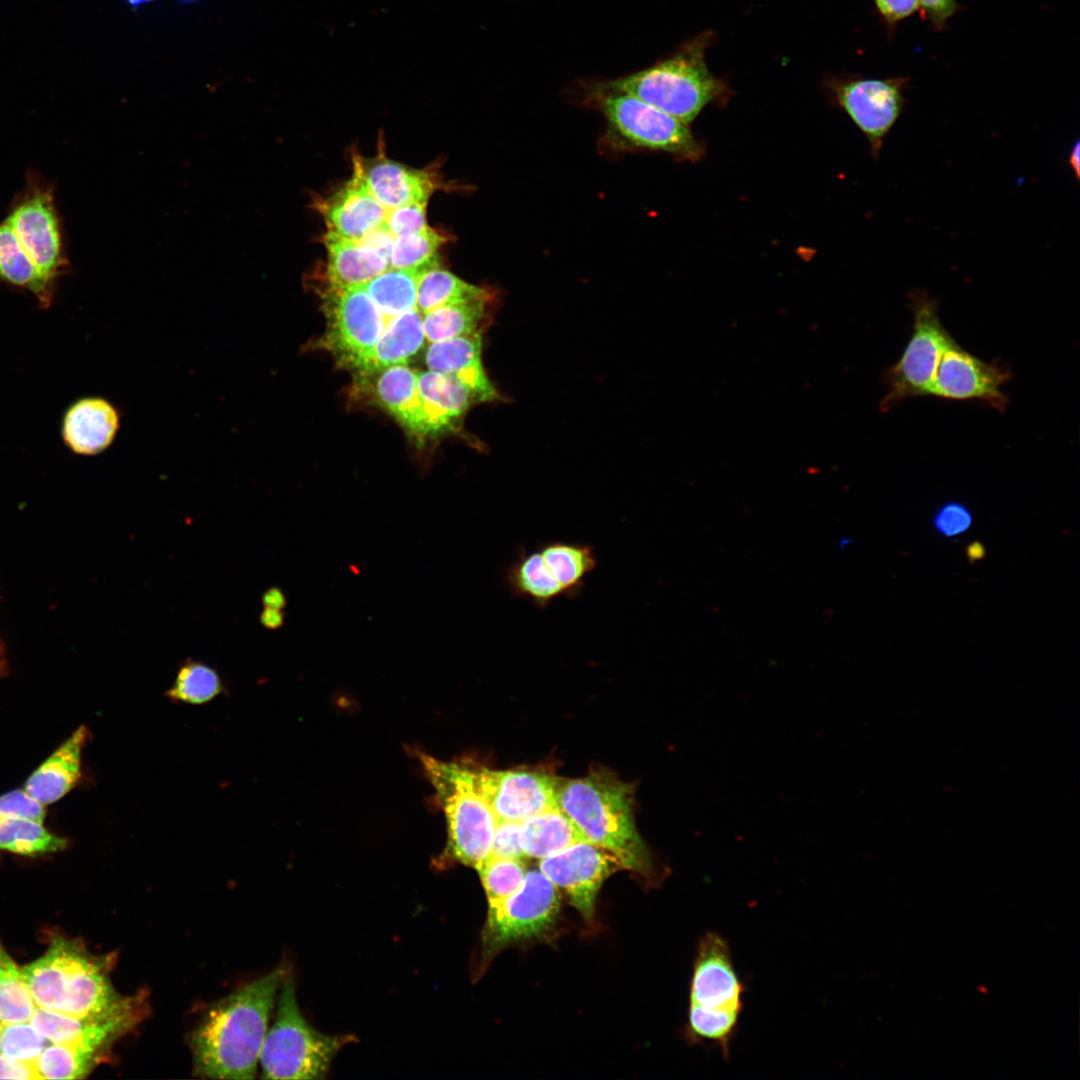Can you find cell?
Returning a JSON list of instances; mask_svg holds the SVG:
<instances>
[{"instance_id": "484cf974", "label": "cell", "mask_w": 1080, "mask_h": 1080, "mask_svg": "<svg viewBox=\"0 0 1080 1080\" xmlns=\"http://www.w3.org/2000/svg\"><path fill=\"white\" fill-rule=\"evenodd\" d=\"M69 944L70 940L56 936L43 956L20 968L37 1007L62 1011Z\"/></svg>"}, {"instance_id": "52a82bcc", "label": "cell", "mask_w": 1080, "mask_h": 1080, "mask_svg": "<svg viewBox=\"0 0 1080 1080\" xmlns=\"http://www.w3.org/2000/svg\"><path fill=\"white\" fill-rule=\"evenodd\" d=\"M913 331L898 361L883 375L888 388L880 408L887 411L909 397L928 395L940 358L953 340L942 325L935 298L913 291Z\"/></svg>"}, {"instance_id": "83f0119b", "label": "cell", "mask_w": 1080, "mask_h": 1080, "mask_svg": "<svg viewBox=\"0 0 1080 1080\" xmlns=\"http://www.w3.org/2000/svg\"><path fill=\"white\" fill-rule=\"evenodd\" d=\"M504 580L514 596L530 601L537 608H547L556 599L565 597L538 548L520 550L505 570Z\"/></svg>"}, {"instance_id": "7bdbcfd3", "label": "cell", "mask_w": 1080, "mask_h": 1080, "mask_svg": "<svg viewBox=\"0 0 1080 1080\" xmlns=\"http://www.w3.org/2000/svg\"><path fill=\"white\" fill-rule=\"evenodd\" d=\"M973 522L971 511L958 501L941 505L935 512L932 524L936 532L944 537H954L966 532Z\"/></svg>"}, {"instance_id": "1f68e13d", "label": "cell", "mask_w": 1080, "mask_h": 1080, "mask_svg": "<svg viewBox=\"0 0 1080 1080\" xmlns=\"http://www.w3.org/2000/svg\"><path fill=\"white\" fill-rule=\"evenodd\" d=\"M490 298L487 289L470 284L437 265L423 270L419 276L416 309L424 315L444 305Z\"/></svg>"}, {"instance_id": "7402d4cb", "label": "cell", "mask_w": 1080, "mask_h": 1080, "mask_svg": "<svg viewBox=\"0 0 1080 1080\" xmlns=\"http://www.w3.org/2000/svg\"><path fill=\"white\" fill-rule=\"evenodd\" d=\"M89 736L80 726L27 779L24 790L39 803H54L65 796L81 778V757Z\"/></svg>"}, {"instance_id": "8992f818", "label": "cell", "mask_w": 1080, "mask_h": 1080, "mask_svg": "<svg viewBox=\"0 0 1080 1080\" xmlns=\"http://www.w3.org/2000/svg\"><path fill=\"white\" fill-rule=\"evenodd\" d=\"M560 906V892L555 885L539 869L527 870L514 894L488 905L481 932L479 970L502 949L549 930L557 920Z\"/></svg>"}, {"instance_id": "277c9868", "label": "cell", "mask_w": 1080, "mask_h": 1080, "mask_svg": "<svg viewBox=\"0 0 1080 1080\" xmlns=\"http://www.w3.org/2000/svg\"><path fill=\"white\" fill-rule=\"evenodd\" d=\"M447 821L444 858L477 869L491 856L497 819L480 793L472 765L419 753Z\"/></svg>"}, {"instance_id": "3957f363", "label": "cell", "mask_w": 1080, "mask_h": 1080, "mask_svg": "<svg viewBox=\"0 0 1080 1080\" xmlns=\"http://www.w3.org/2000/svg\"><path fill=\"white\" fill-rule=\"evenodd\" d=\"M279 991L276 1017L259 1056L262 1078H324L336 1054L357 1038L351 1034L327 1035L314 1029L300 1011L291 973L285 972Z\"/></svg>"}, {"instance_id": "ee69618b", "label": "cell", "mask_w": 1080, "mask_h": 1080, "mask_svg": "<svg viewBox=\"0 0 1080 1080\" xmlns=\"http://www.w3.org/2000/svg\"><path fill=\"white\" fill-rule=\"evenodd\" d=\"M45 815V806L25 790H14L0 796V820L23 818L42 823Z\"/></svg>"}, {"instance_id": "5b68a950", "label": "cell", "mask_w": 1080, "mask_h": 1080, "mask_svg": "<svg viewBox=\"0 0 1080 1080\" xmlns=\"http://www.w3.org/2000/svg\"><path fill=\"white\" fill-rule=\"evenodd\" d=\"M708 42L702 35L672 57L612 81L604 90L633 96L688 124L724 90L705 63Z\"/></svg>"}, {"instance_id": "74e56055", "label": "cell", "mask_w": 1080, "mask_h": 1080, "mask_svg": "<svg viewBox=\"0 0 1080 1080\" xmlns=\"http://www.w3.org/2000/svg\"><path fill=\"white\" fill-rule=\"evenodd\" d=\"M742 1011L709 1009L690 1004L687 1030L694 1042L713 1044L729 1056Z\"/></svg>"}, {"instance_id": "4dcf8cb0", "label": "cell", "mask_w": 1080, "mask_h": 1080, "mask_svg": "<svg viewBox=\"0 0 1080 1080\" xmlns=\"http://www.w3.org/2000/svg\"><path fill=\"white\" fill-rule=\"evenodd\" d=\"M490 299L453 303L422 315L425 339L428 343L481 333L488 321Z\"/></svg>"}, {"instance_id": "f35d334b", "label": "cell", "mask_w": 1080, "mask_h": 1080, "mask_svg": "<svg viewBox=\"0 0 1080 1080\" xmlns=\"http://www.w3.org/2000/svg\"><path fill=\"white\" fill-rule=\"evenodd\" d=\"M446 241V236L431 227L423 232L400 236L393 242L389 268L424 270L437 266L438 250Z\"/></svg>"}, {"instance_id": "ab89813d", "label": "cell", "mask_w": 1080, "mask_h": 1080, "mask_svg": "<svg viewBox=\"0 0 1080 1080\" xmlns=\"http://www.w3.org/2000/svg\"><path fill=\"white\" fill-rule=\"evenodd\" d=\"M476 870L488 905L499 903L514 894L522 885L527 871L524 859L492 855Z\"/></svg>"}, {"instance_id": "681fc988", "label": "cell", "mask_w": 1080, "mask_h": 1080, "mask_svg": "<svg viewBox=\"0 0 1080 1080\" xmlns=\"http://www.w3.org/2000/svg\"><path fill=\"white\" fill-rule=\"evenodd\" d=\"M285 622V613L283 610L263 607L259 614V623L261 626L268 630H278Z\"/></svg>"}, {"instance_id": "f5cc1de1", "label": "cell", "mask_w": 1080, "mask_h": 1080, "mask_svg": "<svg viewBox=\"0 0 1080 1080\" xmlns=\"http://www.w3.org/2000/svg\"><path fill=\"white\" fill-rule=\"evenodd\" d=\"M1079 147H1080V144H1079V141L1077 140L1075 142L1074 146L1071 148V151H1070V154H1069V157H1068V163H1069L1070 167L1073 169L1075 177H1076L1077 180H1079V175H1080V160H1079L1080 151H1079Z\"/></svg>"}, {"instance_id": "2e32d148", "label": "cell", "mask_w": 1080, "mask_h": 1080, "mask_svg": "<svg viewBox=\"0 0 1080 1080\" xmlns=\"http://www.w3.org/2000/svg\"><path fill=\"white\" fill-rule=\"evenodd\" d=\"M745 987L724 936L706 932L698 942L690 982V1004L709 1009L743 1010Z\"/></svg>"}, {"instance_id": "30bf717a", "label": "cell", "mask_w": 1080, "mask_h": 1080, "mask_svg": "<svg viewBox=\"0 0 1080 1080\" xmlns=\"http://www.w3.org/2000/svg\"><path fill=\"white\" fill-rule=\"evenodd\" d=\"M599 107L611 130L640 148L697 160L703 150L687 124L627 94L605 90Z\"/></svg>"}, {"instance_id": "60d3db41", "label": "cell", "mask_w": 1080, "mask_h": 1080, "mask_svg": "<svg viewBox=\"0 0 1080 1080\" xmlns=\"http://www.w3.org/2000/svg\"><path fill=\"white\" fill-rule=\"evenodd\" d=\"M46 1041L31 1023L0 1022V1054L9 1059L34 1064Z\"/></svg>"}, {"instance_id": "b9f144b4", "label": "cell", "mask_w": 1080, "mask_h": 1080, "mask_svg": "<svg viewBox=\"0 0 1080 1080\" xmlns=\"http://www.w3.org/2000/svg\"><path fill=\"white\" fill-rule=\"evenodd\" d=\"M426 207L427 202H422L388 210L386 223L389 232L398 238L429 229Z\"/></svg>"}, {"instance_id": "9c48e42d", "label": "cell", "mask_w": 1080, "mask_h": 1080, "mask_svg": "<svg viewBox=\"0 0 1080 1080\" xmlns=\"http://www.w3.org/2000/svg\"><path fill=\"white\" fill-rule=\"evenodd\" d=\"M5 221L40 273L55 285L69 262L52 187L39 176L29 175Z\"/></svg>"}, {"instance_id": "7a4b0ae2", "label": "cell", "mask_w": 1080, "mask_h": 1080, "mask_svg": "<svg viewBox=\"0 0 1080 1080\" xmlns=\"http://www.w3.org/2000/svg\"><path fill=\"white\" fill-rule=\"evenodd\" d=\"M555 796L557 807L586 840L614 851L627 870L655 876L650 852L635 825L631 784L605 768H596L582 778L558 777Z\"/></svg>"}, {"instance_id": "816d5d0a", "label": "cell", "mask_w": 1080, "mask_h": 1080, "mask_svg": "<svg viewBox=\"0 0 1080 1080\" xmlns=\"http://www.w3.org/2000/svg\"><path fill=\"white\" fill-rule=\"evenodd\" d=\"M985 552L984 545L978 541L969 543L965 548V555L970 563L982 560L985 557Z\"/></svg>"}, {"instance_id": "44dd1931", "label": "cell", "mask_w": 1080, "mask_h": 1080, "mask_svg": "<svg viewBox=\"0 0 1080 1080\" xmlns=\"http://www.w3.org/2000/svg\"><path fill=\"white\" fill-rule=\"evenodd\" d=\"M419 372L407 364L387 367L362 380L372 379L373 394L411 435L429 437L427 420L418 386Z\"/></svg>"}, {"instance_id": "d4e9b609", "label": "cell", "mask_w": 1080, "mask_h": 1080, "mask_svg": "<svg viewBox=\"0 0 1080 1080\" xmlns=\"http://www.w3.org/2000/svg\"><path fill=\"white\" fill-rule=\"evenodd\" d=\"M326 280L341 286H360L389 269L388 260L354 241L326 231Z\"/></svg>"}, {"instance_id": "f1b7e54d", "label": "cell", "mask_w": 1080, "mask_h": 1080, "mask_svg": "<svg viewBox=\"0 0 1080 1080\" xmlns=\"http://www.w3.org/2000/svg\"><path fill=\"white\" fill-rule=\"evenodd\" d=\"M0 280L26 290L42 307L52 303L55 285L40 273L5 220L0 223Z\"/></svg>"}, {"instance_id": "cb8c5ba5", "label": "cell", "mask_w": 1080, "mask_h": 1080, "mask_svg": "<svg viewBox=\"0 0 1080 1080\" xmlns=\"http://www.w3.org/2000/svg\"><path fill=\"white\" fill-rule=\"evenodd\" d=\"M422 314L417 309L390 319L371 355L357 372L359 380L394 365L408 364L425 343Z\"/></svg>"}, {"instance_id": "f907efd6", "label": "cell", "mask_w": 1080, "mask_h": 1080, "mask_svg": "<svg viewBox=\"0 0 1080 1080\" xmlns=\"http://www.w3.org/2000/svg\"><path fill=\"white\" fill-rule=\"evenodd\" d=\"M263 607L283 610L287 606V598L284 592L276 586L270 587L262 594Z\"/></svg>"}, {"instance_id": "d6a6232c", "label": "cell", "mask_w": 1080, "mask_h": 1080, "mask_svg": "<svg viewBox=\"0 0 1080 1080\" xmlns=\"http://www.w3.org/2000/svg\"><path fill=\"white\" fill-rule=\"evenodd\" d=\"M223 676L213 666L193 658L183 660L164 696L172 703L203 705L226 693Z\"/></svg>"}, {"instance_id": "4316f807", "label": "cell", "mask_w": 1080, "mask_h": 1080, "mask_svg": "<svg viewBox=\"0 0 1080 1080\" xmlns=\"http://www.w3.org/2000/svg\"><path fill=\"white\" fill-rule=\"evenodd\" d=\"M586 840L574 822L554 807L520 822V843L525 857L542 859Z\"/></svg>"}, {"instance_id": "f546056e", "label": "cell", "mask_w": 1080, "mask_h": 1080, "mask_svg": "<svg viewBox=\"0 0 1080 1080\" xmlns=\"http://www.w3.org/2000/svg\"><path fill=\"white\" fill-rule=\"evenodd\" d=\"M537 548L566 598L582 592L586 578L598 565L593 548L587 544L551 540Z\"/></svg>"}, {"instance_id": "836d02e7", "label": "cell", "mask_w": 1080, "mask_h": 1080, "mask_svg": "<svg viewBox=\"0 0 1080 1080\" xmlns=\"http://www.w3.org/2000/svg\"><path fill=\"white\" fill-rule=\"evenodd\" d=\"M422 271L389 268L362 286L389 321L416 309L417 285Z\"/></svg>"}, {"instance_id": "d6986e66", "label": "cell", "mask_w": 1080, "mask_h": 1080, "mask_svg": "<svg viewBox=\"0 0 1080 1080\" xmlns=\"http://www.w3.org/2000/svg\"><path fill=\"white\" fill-rule=\"evenodd\" d=\"M29 1022L51 1043L105 1053L114 1040L133 1029L140 1020L94 1021L36 1007Z\"/></svg>"}, {"instance_id": "6da1fadb", "label": "cell", "mask_w": 1080, "mask_h": 1080, "mask_svg": "<svg viewBox=\"0 0 1080 1080\" xmlns=\"http://www.w3.org/2000/svg\"><path fill=\"white\" fill-rule=\"evenodd\" d=\"M276 968L211 1006L190 1038L194 1073L210 1079H254L277 991Z\"/></svg>"}, {"instance_id": "5bb4252c", "label": "cell", "mask_w": 1080, "mask_h": 1080, "mask_svg": "<svg viewBox=\"0 0 1080 1080\" xmlns=\"http://www.w3.org/2000/svg\"><path fill=\"white\" fill-rule=\"evenodd\" d=\"M473 768L476 785L497 821L521 822L557 807L556 776L539 770Z\"/></svg>"}, {"instance_id": "603a6c76", "label": "cell", "mask_w": 1080, "mask_h": 1080, "mask_svg": "<svg viewBox=\"0 0 1080 1080\" xmlns=\"http://www.w3.org/2000/svg\"><path fill=\"white\" fill-rule=\"evenodd\" d=\"M418 386L429 437L455 430L476 403L471 391L453 376L436 371L419 372Z\"/></svg>"}, {"instance_id": "7c38bea8", "label": "cell", "mask_w": 1080, "mask_h": 1080, "mask_svg": "<svg viewBox=\"0 0 1080 1080\" xmlns=\"http://www.w3.org/2000/svg\"><path fill=\"white\" fill-rule=\"evenodd\" d=\"M1010 370L998 360L985 362L959 346L953 339L944 350L928 395L944 400L980 401L1000 412L1009 397L1003 386Z\"/></svg>"}, {"instance_id": "ba28073f", "label": "cell", "mask_w": 1080, "mask_h": 1080, "mask_svg": "<svg viewBox=\"0 0 1080 1080\" xmlns=\"http://www.w3.org/2000/svg\"><path fill=\"white\" fill-rule=\"evenodd\" d=\"M319 295L327 321L323 344L340 364L357 373L387 320L362 285L341 286L326 280Z\"/></svg>"}, {"instance_id": "8d00e7d4", "label": "cell", "mask_w": 1080, "mask_h": 1080, "mask_svg": "<svg viewBox=\"0 0 1080 1080\" xmlns=\"http://www.w3.org/2000/svg\"><path fill=\"white\" fill-rule=\"evenodd\" d=\"M36 1007L20 968L0 942V1022H29Z\"/></svg>"}, {"instance_id": "c3c4849f", "label": "cell", "mask_w": 1080, "mask_h": 1080, "mask_svg": "<svg viewBox=\"0 0 1080 1080\" xmlns=\"http://www.w3.org/2000/svg\"><path fill=\"white\" fill-rule=\"evenodd\" d=\"M0 1079H37L34 1064L12 1060L0 1054Z\"/></svg>"}, {"instance_id": "9a60e30c", "label": "cell", "mask_w": 1080, "mask_h": 1080, "mask_svg": "<svg viewBox=\"0 0 1080 1080\" xmlns=\"http://www.w3.org/2000/svg\"><path fill=\"white\" fill-rule=\"evenodd\" d=\"M379 146L378 154L371 158L353 153L352 164L368 191L386 209L428 202L436 190L444 188L438 167H407L389 159L383 144Z\"/></svg>"}, {"instance_id": "ac0fdd59", "label": "cell", "mask_w": 1080, "mask_h": 1080, "mask_svg": "<svg viewBox=\"0 0 1080 1080\" xmlns=\"http://www.w3.org/2000/svg\"><path fill=\"white\" fill-rule=\"evenodd\" d=\"M425 354L428 370L453 376L473 394L476 403L494 401L498 392L482 365L481 333L429 343Z\"/></svg>"}, {"instance_id": "4fadbf2b", "label": "cell", "mask_w": 1080, "mask_h": 1080, "mask_svg": "<svg viewBox=\"0 0 1080 1080\" xmlns=\"http://www.w3.org/2000/svg\"><path fill=\"white\" fill-rule=\"evenodd\" d=\"M909 78H855L836 87V98L869 141L877 158L884 140L903 113Z\"/></svg>"}, {"instance_id": "e575fe53", "label": "cell", "mask_w": 1080, "mask_h": 1080, "mask_svg": "<svg viewBox=\"0 0 1080 1080\" xmlns=\"http://www.w3.org/2000/svg\"><path fill=\"white\" fill-rule=\"evenodd\" d=\"M66 839L49 832L41 822L23 818L0 820V849L20 855H39L65 849Z\"/></svg>"}, {"instance_id": "7dc6e473", "label": "cell", "mask_w": 1080, "mask_h": 1080, "mask_svg": "<svg viewBox=\"0 0 1080 1080\" xmlns=\"http://www.w3.org/2000/svg\"><path fill=\"white\" fill-rule=\"evenodd\" d=\"M876 7L889 25H895L920 10L919 0H874Z\"/></svg>"}, {"instance_id": "bcb514c9", "label": "cell", "mask_w": 1080, "mask_h": 1080, "mask_svg": "<svg viewBox=\"0 0 1080 1080\" xmlns=\"http://www.w3.org/2000/svg\"><path fill=\"white\" fill-rule=\"evenodd\" d=\"M921 16L935 31L945 28L948 20L959 10L956 0H919Z\"/></svg>"}, {"instance_id": "ffe728a7", "label": "cell", "mask_w": 1080, "mask_h": 1080, "mask_svg": "<svg viewBox=\"0 0 1080 1080\" xmlns=\"http://www.w3.org/2000/svg\"><path fill=\"white\" fill-rule=\"evenodd\" d=\"M119 424V412L109 401L86 397L66 410L61 433L65 445L74 453L96 455L111 445Z\"/></svg>"}, {"instance_id": "f6af8a7d", "label": "cell", "mask_w": 1080, "mask_h": 1080, "mask_svg": "<svg viewBox=\"0 0 1080 1080\" xmlns=\"http://www.w3.org/2000/svg\"><path fill=\"white\" fill-rule=\"evenodd\" d=\"M491 855L516 859L526 858L520 843V822L497 821Z\"/></svg>"}, {"instance_id": "e0dca14e", "label": "cell", "mask_w": 1080, "mask_h": 1080, "mask_svg": "<svg viewBox=\"0 0 1080 1080\" xmlns=\"http://www.w3.org/2000/svg\"><path fill=\"white\" fill-rule=\"evenodd\" d=\"M327 231L357 242L371 232L386 227V209L368 191L353 171L352 177L328 197L314 200Z\"/></svg>"}, {"instance_id": "8fae6325", "label": "cell", "mask_w": 1080, "mask_h": 1080, "mask_svg": "<svg viewBox=\"0 0 1080 1080\" xmlns=\"http://www.w3.org/2000/svg\"><path fill=\"white\" fill-rule=\"evenodd\" d=\"M538 867L587 920L594 915L604 881L618 871L627 870L618 854L588 840L540 859Z\"/></svg>"}, {"instance_id": "d590c367", "label": "cell", "mask_w": 1080, "mask_h": 1080, "mask_svg": "<svg viewBox=\"0 0 1080 1080\" xmlns=\"http://www.w3.org/2000/svg\"><path fill=\"white\" fill-rule=\"evenodd\" d=\"M104 1052L78 1046L54 1044L45 1046L34 1062L37 1079H79L85 1077L99 1062Z\"/></svg>"}]
</instances>
